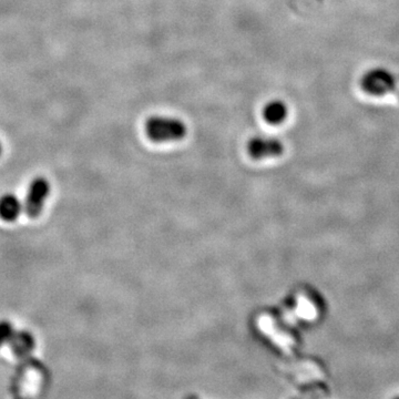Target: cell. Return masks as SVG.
<instances>
[{
	"mask_svg": "<svg viewBox=\"0 0 399 399\" xmlns=\"http://www.w3.org/2000/svg\"><path fill=\"white\" fill-rule=\"evenodd\" d=\"M146 133L154 142H171L186 135V123L171 116H151L146 122Z\"/></svg>",
	"mask_w": 399,
	"mask_h": 399,
	"instance_id": "obj_1",
	"label": "cell"
},
{
	"mask_svg": "<svg viewBox=\"0 0 399 399\" xmlns=\"http://www.w3.org/2000/svg\"><path fill=\"white\" fill-rule=\"evenodd\" d=\"M50 193V184L45 178H37L30 184L24 210L30 218H37Z\"/></svg>",
	"mask_w": 399,
	"mask_h": 399,
	"instance_id": "obj_2",
	"label": "cell"
},
{
	"mask_svg": "<svg viewBox=\"0 0 399 399\" xmlns=\"http://www.w3.org/2000/svg\"><path fill=\"white\" fill-rule=\"evenodd\" d=\"M248 152L253 159L278 157L283 153V144L276 139L255 137L248 144Z\"/></svg>",
	"mask_w": 399,
	"mask_h": 399,
	"instance_id": "obj_3",
	"label": "cell"
},
{
	"mask_svg": "<svg viewBox=\"0 0 399 399\" xmlns=\"http://www.w3.org/2000/svg\"><path fill=\"white\" fill-rule=\"evenodd\" d=\"M9 342L17 356H26L35 348V338L27 331L15 332Z\"/></svg>",
	"mask_w": 399,
	"mask_h": 399,
	"instance_id": "obj_4",
	"label": "cell"
},
{
	"mask_svg": "<svg viewBox=\"0 0 399 399\" xmlns=\"http://www.w3.org/2000/svg\"><path fill=\"white\" fill-rule=\"evenodd\" d=\"M22 205L15 195H6L0 197V218L7 222H13L20 218Z\"/></svg>",
	"mask_w": 399,
	"mask_h": 399,
	"instance_id": "obj_5",
	"label": "cell"
},
{
	"mask_svg": "<svg viewBox=\"0 0 399 399\" xmlns=\"http://www.w3.org/2000/svg\"><path fill=\"white\" fill-rule=\"evenodd\" d=\"M287 116V108L285 103L278 100H274L267 103L263 109V118L265 121L271 124H280L286 119Z\"/></svg>",
	"mask_w": 399,
	"mask_h": 399,
	"instance_id": "obj_6",
	"label": "cell"
},
{
	"mask_svg": "<svg viewBox=\"0 0 399 399\" xmlns=\"http://www.w3.org/2000/svg\"><path fill=\"white\" fill-rule=\"evenodd\" d=\"M14 333V327L9 322H0V346H3L6 342H9Z\"/></svg>",
	"mask_w": 399,
	"mask_h": 399,
	"instance_id": "obj_7",
	"label": "cell"
},
{
	"mask_svg": "<svg viewBox=\"0 0 399 399\" xmlns=\"http://www.w3.org/2000/svg\"><path fill=\"white\" fill-rule=\"evenodd\" d=\"M0 154H1V143H0Z\"/></svg>",
	"mask_w": 399,
	"mask_h": 399,
	"instance_id": "obj_8",
	"label": "cell"
}]
</instances>
